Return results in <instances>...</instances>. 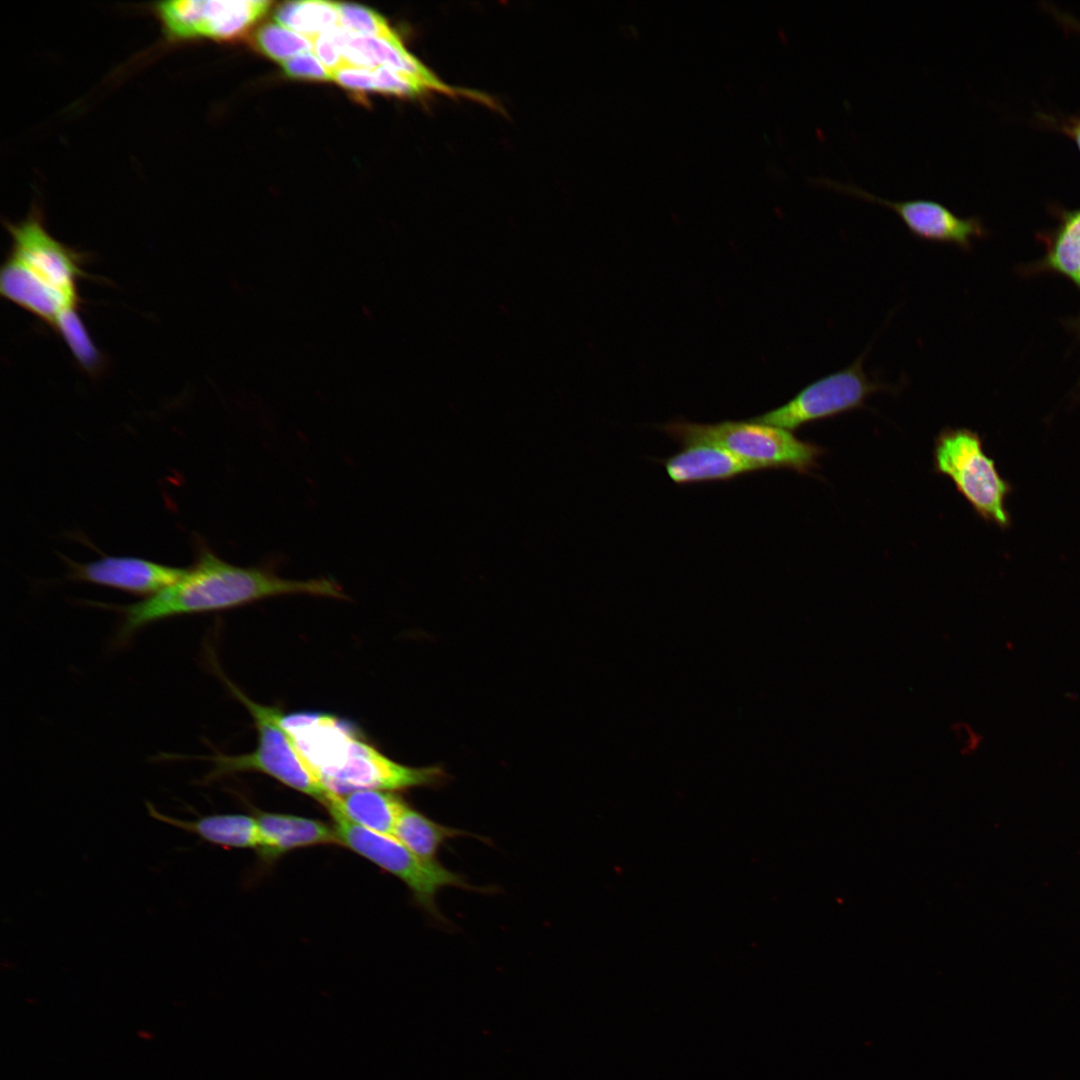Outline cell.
I'll list each match as a JSON object with an SVG mask.
<instances>
[{"label": "cell", "mask_w": 1080, "mask_h": 1080, "mask_svg": "<svg viewBox=\"0 0 1080 1080\" xmlns=\"http://www.w3.org/2000/svg\"><path fill=\"white\" fill-rule=\"evenodd\" d=\"M1042 120L1046 121L1053 127L1061 130L1063 133L1068 135L1074 141L1080 152V116H1071L1065 118L1043 116Z\"/></svg>", "instance_id": "obj_26"}, {"label": "cell", "mask_w": 1080, "mask_h": 1080, "mask_svg": "<svg viewBox=\"0 0 1080 1080\" xmlns=\"http://www.w3.org/2000/svg\"><path fill=\"white\" fill-rule=\"evenodd\" d=\"M934 471L949 477L984 521L1002 530L1011 526L1007 498L1012 485L984 450L982 437L969 428L942 429L935 438Z\"/></svg>", "instance_id": "obj_6"}, {"label": "cell", "mask_w": 1080, "mask_h": 1080, "mask_svg": "<svg viewBox=\"0 0 1080 1080\" xmlns=\"http://www.w3.org/2000/svg\"><path fill=\"white\" fill-rule=\"evenodd\" d=\"M334 830L343 845L400 879L415 902L440 922H446L436 905L438 892L447 887L489 893L487 887L473 886L459 873L437 860L420 857L394 835L381 834L355 825L342 816H331Z\"/></svg>", "instance_id": "obj_7"}, {"label": "cell", "mask_w": 1080, "mask_h": 1080, "mask_svg": "<svg viewBox=\"0 0 1080 1080\" xmlns=\"http://www.w3.org/2000/svg\"><path fill=\"white\" fill-rule=\"evenodd\" d=\"M1077 287H1078V289L1080 290V279H1079V282H1078V284H1077Z\"/></svg>", "instance_id": "obj_28"}, {"label": "cell", "mask_w": 1080, "mask_h": 1080, "mask_svg": "<svg viewBox=\"0 0 1080 1080\" xmlns=\"http://www.w3.org/2000/svg\"><path fill=\"white\" fill-rule=\"evenodd\" d=\"M814 181L830 189L888 207L900 217L913 236L923 241L953 245L968 252L972 248L973 239L982 238L986 234V229L978 217H960L944 204L931 199L893 201L872 194L851 182H840L827 177L816 178Z\"/></svg>", "instance_id": "obj_10"}, {"label": "cell", "mask_w": 1080, "mask_h": 1080, "mask_svg": "<svg viewBox=\"0 0 1080 1080\" xmlns=\"http://www.w3.org/2000/svg\"><path fill=\"white\" fill-rule=\"evenodd\" d=\"M290 594L345 598L341 587L332 579H285L271 570L235 566L203 547L194 565L178 582L143 601L114 607L122 616L115 642L127 643L143 627L165 618L218 611Z\"/></svg>", "instance_id": "obj_1"}, {"label": "cell", "mask_w": 1080, "mask_h": 1080, "mask_svg": "<svg viewBox=\"0 0 1080 1080\" xmlns=\"http://www.w3.org/2000/svg\"><path fill=\"white\" fill-rule=\"evenodd\" d=\"M281 724L333 793L373 789L394 792L430 786L443 778L439 767H409L386 757L350 726L318 713L282 716Z\"/></svg>", "instance_id": "obj_2"}, {"label": "cell", "mask_w": 1080, "mask_h": 1080, "mask_svg": "<svg viewBox=\"0 0 1080 1080\" xmlns=\"http://www.w3.org/2000/svg\"><path fill=\"white\" fill-rule=\"evenodd\" d=\"M5 226L11 246L1 268V295L53 329L60 317L79 310L86 256L55 239L35 207Z\"/></svg>", "instance_id": "obj_3"}, {"label": "cell", "mask_w": 1080, "mask_h": 1080, "mask_svg": "<svg viewBox=\"0 0 1080 1080\" xmlns=\"http://www.w3.org/2000/svg\"><path fill=\"white\" fill-rule=\"evenodd\" d=\"M373 76L376 92L399 97H417L431 90L421 81L385 66L373 69Z\"/></svg>", "instance_id": "obj_22"}, {"label": "cell", "mask_w": 1080, "mask_h": 1080, "mask_svg": "<svg viewBox=\"0 0 1080 1080\" xmlns=\"http://www.w3.org/2000/svg\"><path fill=\"white\" fill-rule=\"evenodd\" d=\"M256 46L271 59L282 63L298 54L313 51V40L278 23H267L254 36Z\"/></svg>", "instance_id": "obj_19"}, {"label": "cell", "mask_w": 1080, "mask_h": 1080, "mask_svg": "<svg viewBox=\"0 0 1080 1080\" xmlns=\"http://www.w3.org/2000/svg\"><path fill=\"white\" fill-rule=\"evenodd\" d=\"M866 353L842 370L828 374L800 390L792 399L753 419L789 431L865 406L871 395L896 388L867 374Z\"/></svg>", "instance_id": "obj_8"}, {"label": "cell", "mask_w": 1080, "mask_h": 1080, "mask_svg": "<svg viewBox=\"0 0 1080 1080\" xmlns=\"http://www.w3.org/2000/svg\"><path fill=\"white\" fill-rule=\"evenodd\" d=\"M149 816L169 826L194 834L200 839L225 848H252L259 846V829L256 817L242 814H212L187 820L175 818L159 811L146 802Z\"/></svg>", "instance_id": "obj_14"}, {"label": "cell", "mask_w": 1080, "mask_h": 1080, "mask_svg": "<svg viewBox=\"0 0 1080 1080\" xmlns=\"http://www.w3.org/2000/svg\"><path fill=\"white\" fill-rule=\"evenodd\" d=\"M231 690L248 708L258 731L256 749L237 756L209 757L214 763L207 781L242 771H257L271 776L282 784L306 794L326 807L336 793L328 790L281 724L279 709L260 705L236 687Z\"/></svg>", "instance_id": "obj_5"}, {"label": "cell", "mask_w": 1080, "mask_h": 1080, "mask_svg": "<svg viewBox=\"0 0 1080 1080\" xmlns=\"http://www.w3.org/2000/svg\"><path fill=\"white\" fill-rule=\"evenodd\" d=\"M332 80L340 86L358 92L375 91L373 70L343 66L332 73Z\"/></svg>", "instance_id": "obj_24"}, {"label": "cell", "mask_w": 1080, "mask_h": 1080, "mask_svg": "<svg viewBox=\"0 0 1080 1080\" xmlns=\"http://www.w3.org/2000/svg\"><path fill=\"white\" fill-rule=\"evenodd\" d=\"M255 817L259 829L257 851L266 861L299 848L340 845L334 827L317 819L271 812H258Z\"/></svg>", "instance_id": "obj_13"}, {"label": "cell", "mask_w": 1080, "mask_h": 1080, "mask_svg": "<svg viewBox=\"0 0 1080 1080\" xmlns=\"http://www.w3.org/2000/svg\"><path fill=\"white\" fill-rule=\"evenodd\" d=\"M659 429L681 444L705 442L720 446L761 471L789 469L808 475L818 467V459L825 453L822 446L753 418L717 423L677 419L662 424Z\"/></svg>", "instance_id": "obj_4"}, {"label": "cell", "mask_w": 1080, "mask_h": 1080, "mask_svg": "<svg viewBox=\"0 0 1080 1080\" xmlns=\"http://www.w3.org/2000/svg\"><path fill=\"white\" fill-rule=\"evenodd\" d=\"M69 578L150 597L178 582L187 568L171 567L137 557H103L89 563L65 558Z\"/></svg>", "instance_id": "obj_11"}, {"label": "cell", "mask_w": 1080, "mask_h": 1080, "mask_svg": "<svg viewBox=\"0 0 1080 1080\" xmlns=\"http://www.w3.org/2000/svg\"><path fill=\"white\" fill-rule=\"evenodd\" d=\"M284 73L295 79L330 81L332 73L321 63L313 51L304 52L283 61Z\"/></svg>", "instance_id": "obj_23"}, {"label": "cell", "mask_w": 1080, "mask_h": 1080, "mask_svg": "<svg viewBox=\"0 0 1080 1080\" xmlns=\"http://www.w3.org/2000/svg\"><path fill=\"white\" fill-rule=\"evenodd\" d=\"M339 26L344 30L359 36L395 39L398 35L393 32L386 20L374 10L356 4L338 3Z\"/></svg>", "instance_id": "obj_21"}, {"label": "cell", "mask_w": 1080, "mask_h": 1080, "mask_svg": "<svg viewBox=\"0 0 1080 1080\" xmlns=\"http://www.w3.org/2000/svg\"><path fill=\"white\" fill-rule=\"evenodd\" d=\"M393 835L414 853L428 860H436L441 846L448 840L475 836L464 830L437 823L409 806H406L400 815Z\"/></svg>", "instance_id": "obj_17"}, {"label": "cell", "mask_w": 1080, "mask_h": 1080, "mask_svg": "<svg viewBox=\"0 0 1080 1080\" xmlns=\"http://www.w3.org/2000/svg\"><path fill=\"white\" fill-rule=\"evenodd\" d=\"M275 21L301 35L313 39L339 26L338 3L328 1H291L281 4L274 13Z\"/></svg>", "instance_id": "obj_18"}, {"label": "cell", "mask_w": 1080, "mask_h": 1080, "mask_svg": "<svg viewBox=\"0 0 1080 1080\" xmlns=\"http://www.w3.org/2000/svg\"><path fill=\"white\" fill-rule=\"evenodd\" d=\"M271 2L262 0H173L153 5L166 40L184 43L198 39L232 40L245 33Z\"/></svg>", "instance_id": "obj_9"}, {"label": "cell", "mask_w": 1080, "mask_h": 1080, "mask_svg": "<svg viewBox=\"0 0 1080 1080\" xmlns=\"http://www.w3.org/2000/svg\"><path fill=\"white\" fill-rule=\"evenodd\" d=\"M1053 15L1066 27L1080 33V20L1054 9Z\"/></svg>", "instance_id": "obj_27"}, {"label": "cell", "mask_w": 1080, "mask_h": 1080, "mask_svg": "<svg viewBox=\"0 0 1080 1080\" xmlns=\"http://www.w3.org/2000/svg\"><path fill=\"white\" fill-rule=\"evenodd\" d=\"M1054 214L1058 219L1057 226L1040 235L1045 253L1025 272L1058 274L1077 286L1080 279V208H1055Z\"/></svg>", "instance_id": "obj_16"}, {"label": "cell", "mask_w": 1080, "mask_h": 1080, "mask_svg": "<svg viewBox=\"0 0 1080 1080\" xmlns=\"http://www.w3.org/2000/svg\"><path fill=\"white\" fill-rule=\"evenodd\" d=\"M407 804L389 791L363 789L336 794L326 806L331 816L381 834L393 835L396 823Z\"/></svg>", "instance_id": "obj_15"}, {"label": "cell", "mask_w": 1080, "mask_h": 1080, "mask_svg": "<svg viewBox=\"0 0 1080 1080\" xmlns=\"http://www.w3.org/2000/svg\"><path fill=\"white\" fill-rule=\"evenodd\" d=\"M53 330L62 337L82 368L88 372H95L100 367L102 363L100 353L91 340L78 311L63 315Z\"/></svg>", "instance_id": "obj_20"}, {"label": "cell", "mask_w": 1080, "mask_h": 1080, "mask_svg": "<svg viewBox=\"0 0 1080 1080\" xmlns=\"http://www.w3.org/2000/svg\"><path fill=\"white\" fill-rule=\"evenodd\" d=\"M312 40L314 54L331 73L345 66L340 50L329 31L317 35Z\"/></svg>", "instance_id": "obj_25"}, {"label": "cell", "mask_w": 1080, "mask_h": 1080, "mask_svg": "<svg viewBox=\"0 0 1080 1080\" xmlns=\"http://www.w3.org/2000/svg\"><path fill=\"white\" fill-rule=\"evenodd\" d=\"M659 462L677 485L727 482L761 471L728 450L705 442L682 444L676 453Z\"/></svg>", "instance_id": "obj_12"}]
</instances>
